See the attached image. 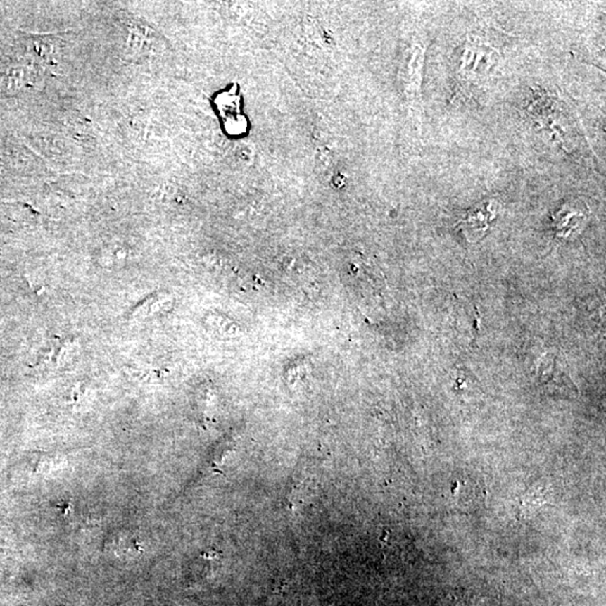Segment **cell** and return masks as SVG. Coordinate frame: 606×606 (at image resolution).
Returning <instances> with one entry per match:
<instances>
[{
  "label": "cell",
  "mask_w": 606,
  "mask_h": 606,
  "mask_svg": "<svg viewBox=\"0 0 606 606\" xmlns=\"http://www.w3.org/2000/svg\"><path fill=\"white\" fill-rule=\"evenodd\" d=\"M495 201H484L466 213L465 217L457 222L456 227L471 243H476L486 235L491 224L498 215Z\"/></svg>",
  "instance_id": "7a4b0ae2"
},
{
  "label": "cell",
  "mask_w": 606,
  "mask_h": 606,
  "mask_svg": "<svg viewBox=\"0 0 606 606\" xmlns=\"http://www.w3.org/2000/svg\"><path fill=\"white\" fill-rule=\"evenodd\" d=\"M498 60V54L482 39L467 35L460 58L457 60V75L465 82L476 83L492 71Z\"/></svg>",
  "instance_id": "6da1fadb"
}]
</instances>
